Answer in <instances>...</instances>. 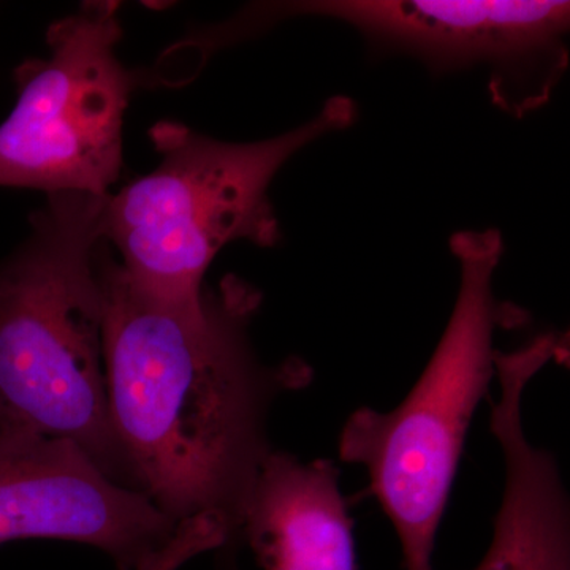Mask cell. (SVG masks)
<instances>
[{
  "mask_svg": "<svg viewBox=\"0 0 570 570\" xmlns=\"http://www.w3.org/2000/svg\"><path fill=\"white\" fill-rule=\"evenodd\" d=\"M261 291L236 275L195 302L149 294L115 254L105 272V381L112 434L134 489L176 523L212 519L242 542L247 499L273 452L268 419L307 387L298 356L266 363L250 325Z\"/></svg>",
  "mask_w": 570,
  "mask_h": 570,
  "instance_id": "cell-1",
  "label": "cell"
},
{
  "mask_svg": "<svg viewBox=\"0 0 570 570\" xmlns=\"http://www.w3.org/2000/svg\"><path fill=\"white\" fill-rule=\"evenodd\" d=\"M108 197L48 195L28 238L0 261V434L69 439L134 489L105 381Z\"/></svg>",
  "mask_w": 570,
  "mask_h": 570,
  "instance_id": "cell-2",
  "label": "cell"
},
{
  "mask_svg": "<svg viewBox=\"0 0 570 570\" xmlns=\"http://www.w3.org/2000/svg\"><path fill=\"white\" fill-rule=\"evenodd\" d=\"M354 100L335 96L288 132L253 142L214 140L160 121L149 137L160 154L151 174L108 197L104 235L135 284L170 302H195L223 247L283 239L269 187L295 154L355 122Z\"/></svg>",
  "mask_w": 570,
  "mask_h": 570,
  "instance_id": "cell-3",
  "label": "cell"
},
{
  "mask_svg": "<svg viewBox=\"0 0 570 570\" xmlns=\"http://www.w3.org/2000/svg\"><path fill=\"white\" fill-rule=\"evenodd\" d=\"M450 250L460 266L459 295L422 376L392 411L352 412L337 442L341 461L366 469L371 493L395 528L404 570H433L468 430L497 374L494 335L524 317L494 294L504 253L498 230L459 232Z\"/></svg>",
  "mask_w": 570,
  "mask_h": 570,
  "instance_id": "cell-4",
  "label": "cell"
},
{
  "mask_svg": "<svg viewBox=\"0 0 570 570\" xmlns=\"http://www.w3.org/2000/svg\"><path fill=\"white\" fill-rule=\"evenodd\" d=\"M118 2L92 0L52 22L47 59L18 67V102L0 124V186L108 197L122 167V124L142 85L116 55Z\"/></svg>",
  "mask_w": 570,
  "mask_h": 570,
  "instance_id": "cell-5",
  "label": "cell"
},
{
  "mask_svg": "<svg viewBox=\"0 0 570 570\" xmlns=\"http://www.w3.org/2000/svg\"><path fill=\"white\" fill-rule=\"evenodd\" d=\"M279 10L344 22L377 55L409 56L434 75L487 67L493 104L517 118L549 102L568 69L562 0H318Z\"/></svg>",
  "mask_w": 570,
  "mask_h": 570,
  "instance_id": "cell-6",
  "label": "cell"
},
{
  "mask_svg": "<svg viewBox=\"0 0 570 570\" xmlns=\"http://www.w3.org/2000/svg\"><path fill=\"white\" fill-rule=\"evenodd\" d=\"M178 528L69 439L0 434V546L66 540L102 550L119 570H140Z\"/></svg>",
  "mask_w": 570,
  "mask_h": 570,
  "instance_id": "cell-7",
  "label": "cell"
},
{
  "mask_svg": "<svg viewBox=\"0 0 570 570\" xmlns=\"http://www.w3.org/2000/svg\"><path fill=\"white\" fill-rule=\"evenodd\" d=\"M540 371L539 360L523 352L497 360L490 430L504 459V490L493 540L474 570H570L568 491L554 456L524 430V393Z\"/></svg>",
  "mask_w": 570,
  "mask_h": 570,
  "instance_id": "cell-8",
  "label": "cell"
},
{
  "mask_svg": "<svg viewBox=\"0 0 570 570\" xmlns=\"http://www.w3.org/2000/svg\"><path fill=\"white\" fill-rule=\"evenodd\" d=\"M242 540L264 570H356L336 464L273 450L247 499Z\"/></svg>",
  "mask_w": 570,
  "mask_h": 570,
  "instance_id": "cell-9",
  "label": "cell"
}]
</instances>
